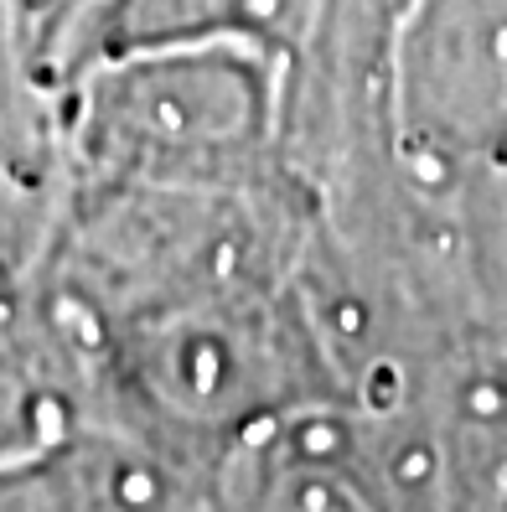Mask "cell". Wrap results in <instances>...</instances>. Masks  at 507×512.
Listing matches in <instances>:
<instances>
[{"mask_svg": "<svg viewBox=\"0 0 507 512\" xmlns=\"http://www.w3.org/2000/svg\"><path fill=\"white\" fill-rule=\"evenodd\" d=\"M73 187H295L285 156V52L264 42L135 47L57 83Z\"/></svg>", "mask_w": 507, "mask_h": 512, "instance_id": "6da1fadb", "label": "cell"}, {"mask_svg": "<svg viewBox=\"0 0 507 512\" xmlns=\"http://www.w3.org/2000/svg\"><path fill=\"white\" fill-rule=\"evenodd\" d=\"M0 512H218V471L119 419L0 461Z\"/></svg>", "mask_w": 507, "mask_h": 512, "instance_id": "7a4b0ae2", "label": "cell"}, {"mask_svg": "<svg viewBox=\"0 0 507 512\" xmlns=\"http://www.w3.org/2000/svg\"><path fill=\"white\" fill-rule=\"evenodd\" d=\"M99 419L83 352L47 306L37 264L0 259V461Z\"/></svg>", "mask_w": 507, "mask_h": 512, "instance_id": "3957f363", "label": "cell"}, {"mask_svg": "<svg viewBox=\"0 0 507 512\" xmlns=\"http://www.w3.org/2000/svg\"><path fill=\"white\" fill-rule=\"evenodd\" d=\"M63 207L52 88L26 47L16 0H0V259L37 264Z\"/></svg>", "mask_w": 507, "mask_h": 512, "instance_id": "277c9868", "label": "cell"}, {"mask_svg": "<svg viewBox=\"0 0 507 512\" xmlns=\"http://www.w3.org/2000/svg\"><path fill=\"white\" fill-rule=\"evenodd\" d=\"M440 512H507V352L476 347L425 399Z\"/></svg>", "mask_w": 507, "mask_h": 512, "instance_id": "5b68a950", "label": "cell"}, {"mask_svg": "<svg viewBox=\"0 0 507 512\" xmlns=\"http://www.w3.org/2000/svg\"><path fill=\"white\" fill-rule=\"evenodd\" d=\"M301 0H99L68 37L63 57L52 68L57 83L78 68L135 47H171V42H264L290 47Z\"/></svg>", "mask_w": 507, "mask_h": 512, "instance_id": "8992f818", "label": "cell"}, {"mask_svg": "<svg viewBox=\"0 0 507 512\" xmlns=\"http://www.w3.org/2000/svg\"><path fill=\"white\" fill-rule=\"evenodd\" d=\"M99 0H16V16H21V32H26V47H32L37 68L52 88V68L63 57L68 37L83 26V16L94 11Z\"/></svg>", "mask_w": 507, "mask_h": 512, "instance_id": "52a82bcc", "label": "cell"}]
</instances>
